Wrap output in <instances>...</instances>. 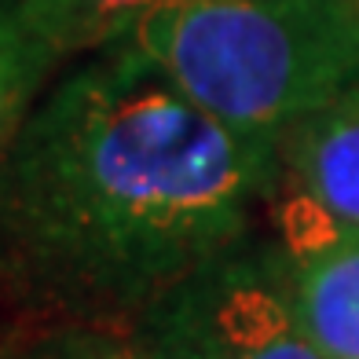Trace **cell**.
<instances>
[{
	"label": "cell",
	"mask_w": 359,
	"mask_h": 359,
	"mask_svg": "<svg viewBox=\"0 0 359 359\" xmlns=\"http://www.w3.org/2000/svg\"><path fill=\"white\" fill-rule=\"evenodd\" d=\"M275 165L279 140L227 128L114 44L41 95L0 165V290L67 323L133 326L246 242Z\"/></svg>",
	"instance_id": "6da1fadb"
},
{
	"label": "cell",
	"mask_w": 359,
	"mask_h": 359,
	"mask_svg": "<svg viewBox=\"0 0 359 359\" xmlns=\"http://www.w3.org/2000/svg\"><path fill=\"white\" fill-rule=\"evenodd\" d=\"M121 44L209 118L279 140L359 85V0H158Z\"/></svg>",
	"instance_id": "7a4b0ae2"
},
{
	"label": "cell",
	"mask_w": 359,
	"mask_h": 359,
	"mask_svg": "<svg viewBox=\"0 0 359 359\" xmlns=\"http://www.w3.org/2000/svg\"><path fill=\"white\" fill-rule=\"evenodd\" d=\"M128 334L147 359H323L290 308L279 250L246 242L165 290Z\"/></svg>",
	"instance_id": "3957f363"
},
{
	"label": "cell",
	"mask_w": 359,
	"mask_h": 359,
	"mask_svg": "<svg viewBox=\"0 0 359 359\" xmlns=\"http://www.w3.org/2000/svg\"><path fill=\"white\" fill-rule=\"evenodd\" d=\"M268 202L286 257L359 235V85L279 136Z\"/></svg>",
	"instance_id": "277c9868"
},
{
	"label": "cell",
	"mask_w": 359,
	"mask_h": 359,
	"mask_svg": "<svg viewBox=\"0 0 359 359\" xmlns=\"http://www.w3.org/2000/svg\"><path fill=\"white\" fill-rule=\"evenodd\" d=\"M283 260L290 308L323 359H359V235Z\"/></svg>",
	"instance_id": "5b68a950"
},
{
	"label": "cell",
	"mask_w": 359,
	"mask_h": 359,
	"mask_svg": "<svg viewBox=\"0 0 359 359\" xmlns=\"http://www.w3.org/2000/svg\"><path fill=\"white\" fill-rule=\"evenodd\" d=\"M158 0H11L15 15L55 62L100 55L128 41Z\"/></svg>",
	"instance_id": "8992f818"
},
{
	"label": "cell",
	"mask_w": 359,
	"mask_h": 359,
	"mask_svg": "<svg viewBox=\"0 0 359 359\" xmlns=\"http://www.w3.org/2000/svg\"><path fill=\"white\" fill-rule=\"evenodd\" d=\"M59 62L44 52V44L22 26L11 0H0V165L19 140L29 110L44 95L48 70Z\"/></svg>",
	"instance_id": "52a82bcc"
},
{
	"label": "cell",
	"mask_w": 359,
	"mask_h": 359,
	"mask_svg": "<svg viewBox=\"0 0 359 359\" xmlns=\"http://www.w3.org/2000/svg\"><path fill=\"white\" fill-rule=\"evenodd\" d=\"M29 359H147L133 334H118L100 323H67L44 334Z\"/></svg>",
	"instance_id": "ba28073f"
}]
</instances>
